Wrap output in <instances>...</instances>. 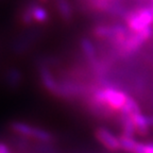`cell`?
<instances>
[{
    "instance_id": "obj_2",
    "label": "cell",
    "mask_w": 153,
    "mask_h": 153,
    "mask_svg": "<svg viewBox=\"0 0 153 153\" xmlns=\"http://www.w3.org/2000/svg\"><path fill=\"white\" fill-rule=\"evenodd\" d=\"M38 78L41 81L43 87L56 98H60L61 96V86L60 79L53 74L52 69L50 68V65L45 62H42L37 67Z\"/></svg>"
},
{
    "instance_id": "obj_6",
    "label": "cell",
    "mask_w": 153,
    "mask_h": 153,
    "mask_svg": "<svg viewBox=\"0 0 153 153\" xmlns=\"http://www.w3.org/2000/svg\"><path fill=\"white\" fill-rule=\"evenodd\" d=\"M5 83L9 86L10 88H17L22 82V74L20 72V70L12 67L9 68L7 71L5 72Z\"/></svg>"
},
{
    "instance_id": "obj_4",
    "label": "cell",
    "mask_w": 153,
    "mask_h": 153,
    "mask_svg": "<svg viewBox=\"0 0 153 153\" xmlns=\"http://www.w3.org/2000/svg\"><path fill=\"white\" fill-rule=\"evenodd\" d=\"M129 117H131L132 121H133L137 135L138 136H147L150 132V129L152 128L150 116H147L143 112H139L132 115V116H129Z\"/></svg>"
},
{
    "instance_id": "obj_8",
    "label": "cell",
    "mask_w": 153,
    "mask_h": 153,
    "mask_svg": "<svg viewBox=\"0 0 153 153\" xmlns=\"http://www.w3.org/2000/svg\"><path fill=\"white\" fill-rule=\"evenodd\" d=\"M120 139V149L126 153H135L138 140L135 139V137H128V136H119Z\"/></svg>"
},
{
    "instance_id": "obj_3",
    "label": "cell",
    "mask_w": 153,
    "mask_h": 153,
    "mask_svg": "<svg viewBox=\"0 0 153 153\" xmlns=\"http://www.w3.org/2000/svg\"><path fill=\"white\" fill-rule=\"evenodd\" d=\"M95 137L101 146L110 152H118L120 149V139L115 133H113L108 128L100 127L95 131Z\"/></svg>"
},
{
    "instance_id": "obj_1",
    "label": "cell",
    "mask_w": 153,
    "mask_h": 153,
    "mask_svg": "<svg viewBox=\"0 0 153 153\" xmlns=\"http://www.w3.org/2000/svg\"><path fill=\"white\" fill-rule=\"evenodd\" d=\"M10 129L16 135L25 138H31L41 143H52L55 137L50 131L39 127H35L24 121H13L10 123Z\"/></svg>"
},
{
    "instance_id": "obj_5",
    "label": "cell",
    "mask_w": 153,
    "mask_h": 153,
    "mask_svg": "<svg viewBox=\"0 0 153 153\" xmlns=\"http://www.w3.org/2000/svg\"><path fill=\"white\" fill-rule=\"evenodd\" d=\"M28 10L31 12L32 17L34 19V22L37 24H45L49 20V13L48 11L43 7L35 2H29L26 4Z\"/></svg>"
},
{
    "instance_id": "obj_9",
    "label": "cell",
    "mask_w": 153,
    "mask_h": 153,
    "mask_svg": "<svg viewBox=\"0 0 153 153\" xmlns=\"http://www.w3.org/2000/svg\"><path fill=\"white\" fill-rule=\"evenodd\" d=\"M0 153H13V152L10 149L9 145H7L3 141H0Z\"/></svg>"
},
{
    "instance_id": "obj_7",
    "label": "cell",
    "mask_w": 153,
    "mask_h": 153,
    "mask_svg": "<svg viewBox=\"0 0 153 153\" xmlns=\"http://www.w3.org/2000/svg\"><path fill=\"white\" fill-rule=\"evenodd\" d=\"M141 112L140 105L136 101V99L134 98L133 96L129 95L128 96L127 102L124 104L123 108L118 115H123V116H132V115L136 114V113Z\"/></svg>"
}]
</instances>
